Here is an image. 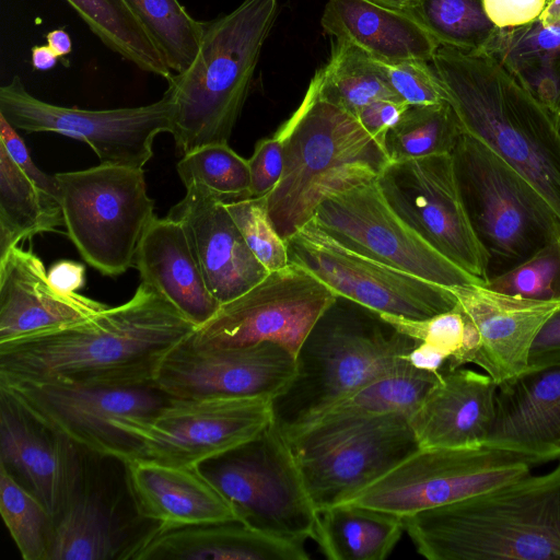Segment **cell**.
Wrapping results in <instances>:
<instances>
[{"label":"cell","mask_w":560,"mask_h":560,"mask_svg":"<svg viewBox=\"0 0 560 560\" xmlns=\"http://www.w3.org/2000/svg\"><path fill=\"white\" fill-rule=\"evenodd\" d=\"M196 327L141 282L124 304L0 342V376L117 387L153 385L165 357Z\"/></svg>","instance_id":"cell-1"},{"label":"cell","mask_w":560,"mask_h":560,"mask_svg":"<svg viewBox=\"0 0 560 560\" xmlns=\"http://www.w3.org/2000/svg\"><path fill=\"white\" fill-rule=\"evenodd\" d=\"M430 62L464 132L520 173L560 220V131L553 114L485 52L440 45Z\"/></svg>","instance_id":"cell-2"},{"label":"cell","mask_w":560,"mask_h":560,"mask_svg":"<svg viewBox=\"0 0 560 560\" xmlns=\"http://www.w3.org/2000/svg\"><path fill=\"white\" fill-rule=\"evenodd\" d=\"M402 520L429 560H560V464Z\"/></svg>","instance_id":"cell-3"},{"label":"cell","mask_w":560,"mask_h":560,"mask_svg":"<svg viewBox=\"0 0 560 560\" xmlns=\"http://www.w3.org/2000/svg\"><path fill=\"white\" fill-rule=\"evenodd\" d=\"M281 178L267 195L272 223L285 241L330 197L376 180L389 159L355 116L322 93L318 70L296 110Z\"/></svg>","instance_id":"cell-4"},{"label":"cell","mask_w":560,"mask_h":560,"mask_svg":"<svg viewBox=\"0 0 560 560\" xmlns=\"http://www.w3.org/2000/svg\"><path fill=\"white\" fill-rule=\"evenodd\" d=\"M278 8L279 0H243L230 13L206 22L192 63L167 80L171 133L183 155L229 143Z\"/></svg>","instance_id":"cell-5"},{"label":"cell","mask_w":560,"mask_h":560,"mask_svg":"<svg viewBox=\"0 0 560 560\" xmlns=\"http://www.w3.org/2000/svg\"><path fill=\"white\" fill-rule=\"evenodd\" d=\"M419 343L378 313L338 296L300 347L295 375L272 401L273 421L283 432L306 423L374 378L407 365Z\"/></svg>","instance_id":"cell-6"},{"label":"cell","mask_w":560,"mask_h":560,"mask_svg":"<svg viewBox=\"0 0 560 560\" xmlns=\"http://www.w3.org/2000/svg\"><path fill=\"white\" fill-rule=\"evenodd\" d=\"M451 154L464 207L487 256V281L560 235V220L547 201L485 142L463 132Z\"/></svg>","instance_id":"cell-7"},{"label":"cell","mask_w":560,"mask_h":560,"mask_svg":"<svg viewBox=\"0 0 560 560\" xmlns=\"http://www.w3.org/2000/svg\"><path fill=\"white\" fill-rule=\"evenodd\" d=\"M283 434L317 512L349 502L420 450L401 413L317 421Z\"/></svg>","instance_id":"cell-8"},{"label":"cell","mask_w":560,"mask_h":560,"mask_svg":"<svg viewBox=\"0 0 560 560\" xmlns=\"http://www.w3.org/2000/svg\"><path fill=\"white\" fill-rule=\"evenodd\" d=\"M67 235L82 258L104 276L135 266L154 217L142 168L101 164L55 174Z\"/></svg>","instance_id":"cell-9"},{"label":"cell","mask_w":560,"mask_h":560,"mask_svg":"<svg viewBox=\"0 0 560 560\" xmlns=\"http://www.w3.org/2000/svg\"><path fill=\"white\" fill-rule=\"evenodd\" d=\"M200 469L231 502L240 521L287 540L314 539L318 512L275 421L254 440Z\"/></svg>","instance_id":"cell-10"},{"label":"cell","mask_w":560,"mask_h":560,"mask_svg":"<svg viewBox=\"0 0 560 560\" xmlns=\"http://www.w3.org/2000/svg\"><path fill=\"white\" fill-rule=\"evenodd\" d=\"M0 394L85 452L121 463L132 457L135 447L131 439L114 423L150 419L171 398L154 384L117 387L2 376Z\"/></svg>","instance_id":"cell-11"},{"label":"cell","mask_w":560,"mask_h":560,"mask_svg":"<svg viewBox=\"0 0 560 560\" xmlns=\"http://www.w3.org/2000/svg\"><path fill=\"white\" fill-rule=\"evenodd\" d=\"M272 401L265 396L170 398L150 419L114 425L131 439V458L201 466L261 434L273 421Z\"/></svg>","instance_id":"cell-12"},{"label":"cell","mask_w":560,"mask_h":560,"mask_svg":"<svg viewBox=\"0 0 560 560\" xmlns=\"http://www.w3.org/2000/svg\"><path fill=\"white\" fill-rule=\"evenodd\" d=\"M337 298L306 268L289 262L244 294L221 304L185 343L218 349L271 342L296 355L315 323Z\"/></svg>","instance_id":"cell-13"},{"label":"cell","mask_w":560,"mask_h":560,"mask_svg":"<svg viewBox=\"0 0 560 560\" xmlns=\"http://www.w3.org/2000/svg\"><path fill=\"white\" fill-rule=\"evenodd\" d=\"M520 455L477 448H420L347 503L405 517L487 491L530 471Z\"/></svg>","instance_id":"cell-14"},{"label":"cell","mask_w":560,"mask_h":560,"mask_svg":"<svg viewBox=\"0 0 560 560\" xmlns=\"http://www.w3.org/2000/svg\"><path fill=\"white\" fill-rule=\"evenodd\" d=\"M285 243L290 262L306 268L338 296L378 314L421 320L457 306L446 287L361 255L313 220Z\"/></svg>","instance_id":"cell-15"},{"label":"cell","mask_w":560,"mask_h":560,"mask_svg":"<svg viewBox=\"0 0 560 560\" xmlns=\"http://www.w3.org/2000/svg\"><path fill=\"white\" fill-rule=\"evenodd\" d=\"M0 115L15 129L58 132L88 143L101 164L142 168L153 155L154 138L172 131L173 101L90 110L47 103L33 96L14 75L0 88Z\"/></svg>","instance_id":"cell-16"},{"label":"cell","mask_w":560,"mask_h":560,"mask_svg":"<svg viewBox=\"0 0 560 560\" xmlns=\"http://www.w3.org/2000/svg\"><path fill=\"white\" fill-rule=\"evenodd\" d=\"M312 220L348 248L430 282L483 284L411 229L388 205L376 180L325 200Z\"/></svg>","instance_id":"cell-17"},{"label":"cell","mask_w":560,"mask_h":560,"mask_svg":"<svg viewBox=\"0 0 560 560\" xmlns=\"http://www.w3.org/2000/svg\"><path fill=\"white\" fill-rule=\"evenodd\" d=\"M376 182L393 210L425 242L487 281V256L464 207L452 154L389 162Z\"/></svg>","instance_id":"cell-18"},{"label":"cell","mask_w":560,"mask_h":560,"mask_svg":"<svg viewBox=\"0 0 560 560\" xmlns=\"http://www.w3.org/2000/svg\"><path fill=\"white\" fill-rule=\"evenodd\" d=\"M296 371L295 355L271 342L199 349L185 343L161 363L154 385L171 398L281 395Z\"/></svg>","instance_id":"cell-19"},{"label":"cell","mask_w":560,"mask_h":560,"mask_svg":"<svg viewBox=\"0 0 560 560\" xmlns=\"http://www.w3.org/2000/svg\"><path fill=\"white\" fill-rule=\"evenodd\" d=\"M82 451L0 394V464L26 481L54 522L89 474Z\"/></svg>","instance_id":"cell-20"},{"label":"cell","mask_w":560,"mask_h":560,"mask_svg":"<svg viewBox=\"0 0 560 560\" xmlns=\"http://www.w3.org/2000/svg\"><path fill=\"white\" fill-rule=\"evenodd\" d=\"M179 222L212 295L224 304L250 290L269 271L247 246L225 203L205 187H186L167 215Z\"/></svg>","instance_id":"cell-21"},{"label":"cell","mask_w":560,"mask_h":560,"mask_svg":"<svg viewBox=\"0 0 560 560\" xmlns=\"http://www.w3.org/2000/svg\"><path fill=\"white\" fill-rule=\"evenodd\" d=\"M446 288L477 331L478 348L471 363L485 370L497 384L527 369L535 337L560 306V302L528 300L483 284Z\"/></svg>","instance_id":"cell-22"},{"label":"cell","mask_w":560,"mask_h":560,"mask_svg":"<svg viewBox=\"0 0 560 560\" xmlns=\"http://www.w3.org/2000/svg\"><path fill=\"white\" fill-rule=\"evenodd\" d=\"M486 445L515 453L532 466L560 460V361L527 366L498 384Z\"/></svg>","instance_id":"cell-23"},{"label":"cell","mask_w":560,"mask_h":560,"mask_svg":"<svg viewBox=\"0 0 560 560\" xmlns=\"http://www.w3.org/2000/svg\"><path fill=\"white\" fill-rule=\"evenodd\" d=\"M106 307L54 288L42 259L33 252L16 245L0 258V342L67 326Z\"/></svg>","instance_id":"cell-24"},{"label":"cell","mask_w":560,"mask_h":560,"mask_svg":"<svg viewBox=\"0 0 560 560\" xmlns=\"http://www.w3.org/2000/svg\"><path fill=\"white\" fill-rule=\"evenodd\" d=\"M498 384L488 375L457 368L441 372L409 422L420 448L486 445L494 418Z\"/></svg>","instance_id":"cell-25"},{"label":"cell","mask_w":560,"mask_h":560,"mask_svg":"<svg viewBox=\"0 0 560 560\" xmlns=\"http://www.w3.org/2000/svg\"><path fill=\"white\" fill-rule=\"evenodd\" d=\"M138 515L162 526L236 521L231 502L200 466H176L142 458L122 463Z\"/></svg>","instance_id":"cell-26"},{"label":"cell","mask_w":560,"mask_h":560,"mask_svg":"<svg viewBox=\"0 0 560 560\" xmlns=\"http://www.w3.org/2000/svg\"><path fill=\"white\" fill-rule=\"evenodd\" d=\"M304 544L242 521L187 526L156 524L128 548L125 560H307Z\"/></svg>","instance_id":"cell-27"},{"label":"cell","mask_w":560,"mask_h":560,"mask_svg":"<svg viewBox=\"0 0 560 560\" xmlns=\"http://www.w3.org/2000/svg\"><path fill=\"white\" fill-rule=\"evenodd\" d=\"M135 266L141 282L196 326L209 320L221 305L207 287L183 225L168 217L152 218L138 245Z\"/></svg>","instance_id":"cell-28"},{"label":"cell","mask_w":560,"mask_h":560,"mask_svg":"<svg viewBox=\"0 0 560 560\" xmlns=\"http://www.w3.org/2000/svg\"><path fill=\"white\" fill-rule=\"evenodd\" d=\"M336 39L381 61H431L439 43L410 14L371 0H328L320 20Z\"/></svg>","instance_id":"cell-29"},{"label":"cell","mask_w":560,"mask_h":560,"mask_svg":"<svg viewBox=\"0 0 560 560\" xmlns=\"http://www.w3.org/2000/svg\"><path fill=\"white\" fill-rule=\"evenodd\" d=\"M120 533L113 509L88 474L54 522L47 560L124 559L130 542Z\"/></svg>","instance_id":"cell-30"},{"label":"cell","mask_w":560,"mask_h":560,"mask_svg":"<svg viewBox=\"0 0 560 560\" xmlns=\"http://www.w3.org/2000/svg\"><path fill=\"white\" fill-rule=\"evenodd\" d=\"M402 530L398 515L342 503L318 512L314 539L330 560H382Z\"/></svg>","instance_id":"cell-31"},{"label":"cell","mask_w":560,"mask_h":560,"mask_svg":"<svg viewBox=\"0 0 560 560\" xmlns=\"http://www.w3.org/2000/svg\"><path fill=\"white\" fill-rule=\"evenodd\" d=\"M61 224L58 200L36 186L0 142V258L22 240Z\"/></svg>","instance_id":"cell-32"},{"label":"cell","mask_w":560,"mask_h":560,"mask_svg":"<svg viewBox=\"0 0 560 560\" xmlns=\"http://www.w3.org/2000/svg\"><path fill=\"white\" fill-rule=\"evenodd\" d=\"M440 375L441 373L420 370L408 363L374 378L298 428L317 421L346 418L388 413L410 416L436 384Z\"/></svg>","instance_id":"cell-33"},{"label":"cell","mask_w":560,"mask_h":560,"mask_svg":"<svg viewBox=\"0 0 560 560\" xmlns=\"http://www.w3.org/2000/svg\"><path fill=\"white\" fill-rule=\"evenodd\" d=\"M107 46L145 72L168 80L166 61L126 0H66Z\"/></svg>","instance_id":"cell-34"},{"label":"cell","mask_w":560,"mask_h":560,"mask_svg":"<svg viewBox=\"0 0 560 560\" xmlns=\"http://www.w3.org/2000/svg\"><path fill=\"white\" fill-rule=\"evenodd\" d=\"M318 72L323 95L353 116L376 100L400 101L380 61L349 42L336 39L328 62Z\"/></svg>","instance_id":"cell-35"},{"label":"cell","mask_w":560,"mask_h":560,"mask_svg":"<svg viewBox=\"0 0 560 560\" xmlns=\"http://www.w3.org/2000/svg\"><path fill=\"white\" fill-rule=\"evenodd\" d=\"M479 52L498 60L533 91L557 77L555 60L560 54V27L544 26L538 20L520 27H497Z\"/></svg>","instance_id":"cell-36"},{"label":"cell","mask_w":560,"mask_h":560,"mask_svg":"<svg viewBox=\"0 0 560 560\" xmlns=\"http://www.w3.org/2000/svg\"><path fill=\"white\" fill-rule=\"evenodd\" d=\"M464 130L447 102L409 105L388 131L385 150L389 162L451 154Z\"/></svg>","instance_id":"cell-37"},{"label":"cell","mask_w":560,"mask_h":560,"mask_svg":"<svg viewBox=\"0 0 560 560\" xmlns=\"http://www.w3.org/2000/svg\"><path fill=\"white\" fill-rule=\"evenodd\" d=\"M410 14L439 45L479 52L495 31L482 0H419Z\"/></svg>","instance_id":"cell-38"},{"label":"cell","mask_w":560,"mask_h":560,"mask_svg":"<svg viewBox=\"0 0 560 560\" xmlns=\"http://www.w3.org/2000/svg\"><path fill=\"white\" fill-rule=\"evenodd\" d=\"M160 48L171 71H186L196 58L206 22L195 20L178 0H126Z\"/></svg>","instance_id":"cell-39"},{"label":"cell","mask_w":560,"mask_h":560,"mask_svg":"<svg viewBox=\"0 0 560 560\" xmlns=\"http://www.w3.org/2000/svg\"><path fill=\"white\" fill-rule=\"evenodd\" d=\"M0 513L24 560H47L54 518L37 497L0 464Z\"/></svg>","instance_id":"cell-40"},{"label":"cell","mask_w":560,"mask_h":560,"mask_svg":"<svg viewBox=\"0 0 560 560\" xmlns=\"http://www.w3.org/2000/svg\"><path fill=\"white\" fill-rule=\"evenodd\" d=\"M176 168L185 187L200 185L225 205L252 197L248 161L229 143L209 144L187 153Z\"/></svg>","instance_id":"cell-41"},{"label":"cell","mask_w":560,"mask_h":560,"mask_svg":"<svg viewBox=\"0 0 560 560\" xmlns=\"http://www.w3.org/2000/svg\"><path fill=\"white\" fill-rule=\"evenodd\" d=\"M483 285L528 300L560 302V235L527 260Z\"/></svg>","instance_id":"cell-42"},{"label":"cell","mask_w":560,"mask_h":560,"mask_svg":"<svg viewBox=\"0 0 560 560\" xmlns=\"http://www.w3.org/2000/svg\"><path fill=\"white\" fill-rule=\"evenodd\" d=\"M225 206L247 246L269 272L284 268L290 262L287 243L269 215L267 195Z\"/></svg>","instance_id":"cell-43"},{"label":"cell","mask_w":560,"mask_h":560,"mask_svg":"<svg viewBox=\"0 0 560 560\" xmlns=\"http://www.w3.org/2000/svg\"><path fill=\"white\" fill-rule=\"evenodd\" d=\"M380 315L400 332L446 353L450 358L447 370L457 369L456 362L464 347L467 330V319L457 306L421 320L388 314Z\"/></svg>","instance_id":"cell-44"},{"label":"cell","mask_w":560,"mask_h":560,"mask_svg":"<svg viewBox=\"0 0 560 560\" xmlns=\"http://www.w3.org/2000/svg\"><path fill=\"white\" fill-rule=\"evenodd\" d=\"M386 80L395 95L408 105H432L445 101V96L429 61H381Z\"/></svg>","instance_id":"cell-45"},{"label":"cell","mask_w":560,"mask_h":560,"mask_svg":"<svg viewBox=\"0 0 560 560\" xmlns=\"http://www.w3.org/2000/svg\"><path fill=\"white\" fill-rule=\"evenodd\" d=\"M292 128L288 118L269 138L259 140L247 160L250 172V195H268L281 178L287 139Z\"/></svg>","instance_id":"cell-46"},{"label":"cell","mask_w":560,"mask_h":560,"mask_svg":"<svg viewBox=\"0 0 560 560\" xmlns=\"http://www.w3.org/2000/svg\"><path fill=\"white\" fill-rule=\"evenodd\" d=\"M0 142L35 185L58 200V184L55 175H48L35 165L16 129L2 115H0Z\"/></svg>","instance_id":"cell-47"},{"label":"cell","mask_w":560,"mask_h":560,"mask_svg":"<svg viewBox=\"0 0 560 560\" xmlns=\"http://www.w3.org/2000/svg\"><path fill=\"white\" fill-rule=\"evenodd\" d=\"M548 0H482L485 12L498 28H513L536 21Z\"/></svg>","instance_id":"cell-48"},{"label":"cell","mask_w":560,"mask_h":560,"mask_svg":"<svg viewBox=\"0 0 560 560\" xmlns=\"http://www.w3.org/2000/svg\"><path fill=\"white\" fill-rule=\"evenodd\" d=\"M408 106L398 100H376L361 108L355 117L385 149L388 131L397 124Z\"/></svg>","instance_id":"cell-49"},{"label":"cell","mask_w":560,"mask_h":560,"mask_svg":"<svg viewBox=\"0 0 560 560\" xmlns=\"http://www.w3.org/2000/svg\"><path fill=\"white\" fill-rule=\"evenodd\" d=\"M560 361V306L550 315L535 337L529 350L528 366Z\"/></svg>","instance_id":"cell-50"},{"label":"cell","mask_w":560,"mask_h":560,"mask_svg":"<svg viewBox=\"0 0 560 560\" xmlns=\"http://www.w3.org/2000/svg\"><path fill=\"white\" fill-rule=\"evenodd\" d=\"M48 280L54 288L63 293H75L85 280V268L79 262L60 260L51 266L47 272Z\"/></svg>","instance_id":"cell-51"},{"label":"cell","mask_w":560,"mask_h":560,"mask_svg":"<svg viewBox=\"0 0 560 560\" xmlns=\"http://www.w3.org/2000/svg\"><path fill=\"white\" fill-rule=\"evenodd\" d=\"M409 363L420 370L441 373L448 369L450 358L440 349L420 342L408 354Z\"/></svg>","instance_id":"cell-52"},{"label":"cell","mask_w":560,"mask_h":560,"mask_svg":"<svg viewBox=\"0 0 560 560\" xmlns=\"http://www.w3.org/2000/svg\"><path fill=\"white\" fill-rule=\"evenodd\" d=\"M58 55L48 46H34L32 48V66L39 71H47L52 69L57 61Z\"/></svg>","instance_id":"cell-53"},{"label":"cell","mask_w":560,"mask_h":560,"mask_svg":"<svg viewBox=\"0 0 560 560\" xmlns=\"http://www.w3.org/2000/svg\"><path fill=\"white\" fill-rule=\"evenodd\" d=\"M47 45L59 56H66L72 50L70 35L65 30H54L46 35Z\"/></svg>","instance_id":"cell-54"},{"label":"cell","mask_w":560,"mask_h":560,"mask_svg":"<svg viewBox=\"0 0 560 560\" xmlns=\"http://www.w3.org/2000/svg\"><path fill=\"white\" fill-rule=\"evenodd\" d=\"M537 20L544 26L560 27V0H548Z\"/></svg>","instance_id":"cell-55"},{"label":"cell","mask_w":560,"mask_h":560,"mask_svg":"<svg viewBox=\"0 0 560 560\" xmlns=\"http://www.w3.org/2000/svg\"><path fill=\"white\" fill-rule=\"evenodd\" d=\"M373 2H376L381 5L400 10V11H407L412 5H415L419 0H371Z\"/></svg>","instance_id":"cell-56"},{"label":"cell","mask_w":560,"mask_h":560,"mask_svg":"<svg viewBox=\"0 0 560 560\" xmlns=\"http://www.w3.org/2000/svg\"><path fill=\"white\" fill-rule=\"evenodd\" d=\"M555 71H556L557 78L560 83V54L558 55V57L555 60ZM555 120H556L558 130L560 131V104H559L558 110L555 114Z\"/></svg>","instance_id":"cell-57"}]
</instances>
